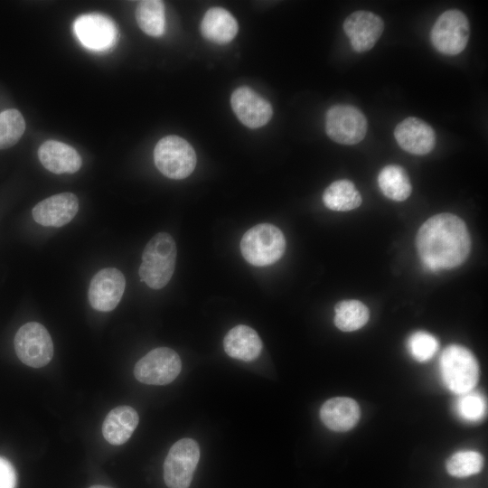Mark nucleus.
Masks as SVG:
<instances>
[{"label": "nucleus", "mask_w": 488, "mask_h": 488, "mask_svg": "<svg viewBox=\"0 0 488 488\" xmlns=\"http://www.w3.org/2000/svg\"><path fill=\"white\" fill-rule=\"evenodd\" d=\"M416 246L423 265L437 271L464 263L470 253L471 239L463 220L452 213H439L421 225Z\"/></svg>", "instance_id": "nucleus-1"}, {"label": "nucleus", "mask_w": 488, "mask_h": 488, "mask_svg": "<svg viewBox=\"0 0 488 488\" xmlns=\"http://www.w3.org/2000/svg\"><path fill=\"white\" fill-rule=\"evenodd\" d=\"M176 255V244L170 234L160 232L155 235L142 254L138 271L141 280L153 289L165 286L174 274Z\"/></svg>", "instance_id": "nucleus-2"}, {"label": "nucleus", "mask_w": 488, "mask_h": 488, "mask_svg": "<svg viewBox=\"0 0 488 488\" xmlns=\"http://www.w3.org/2000/svg\"><path fill=\"white\" fill-rule=\"evenodd\" d=\"M439 370L446 387L457 395L473 390L478 381L477 361L468 349L461 345L452 344L443 351Z\"/></svg>", "instance_id": "nucleus-3"}, {"label": "nucleus", "mask_w": 488, "mask_h": 488, "mask_svg": "<svg viewBox=\"0 0 488 488\" xmlns=\"http://www.w3.org/2000/svg\"><path fill=\"white\" fill-rule=\"evenodd\" d=\"M286 239L282 231L270 223L258 224L243 235L240 251L243 258L253 266H268L277 262L284 254Z\"/></svg>", "instance_id": "nucleus-4"}, {"label": "nucleus", "mask_w": 488, "mask_h": 488, "mask_svg": "<svg viewBox=\"0 0 488 488\" xmlns=\"http://www.w3.org/2000/svg\"><path fill=\"white\" fill-rule=\"evenodd\" d=\"M154 161L164 176L179 180L186 178L193 172L196 155L185 139L170 135L160 139L155 145Z\"/></svg>", "instance_id": "nucleus-5"}, {"label": "nucleus", "mask_w": 488, "mask_h": 488, "mask_svg": "<svg viewBox=\"0 0 488 488\" xmlns=\"http://www.w3.org/2000/svg\"><path fill=\"white\" fill-rule=\"evenodd\" d=\"M470 24L466 15L455 9L445 11L434 23L430 40L442 54L454 56L462 52L469 40Z\"/></svg>", "instance_id": "nucleus-6"}, {"label": "nucleus", "mask_w": 488, "mask_h": 488, "mask_svg": "<svg viewBox=\"0 0 488 488\" xmlns=\"http://www.w3.org/2000/svg\"><path fill=\"white\" fill-rule=\"evenodd\" d=\"M19 360L27 366L41 368L53 356V343L47 329L41 324L30 322L22 325L14 340Z\"/></svg>", "instance_id": "nucleus-7"}, {"label": "nucleus", "mask_w": 488, "mask_h": 488, "mask_svg": "<svg viewBox=\"0 0 488 488\" xmlns=\"http://www.w3.org/2000/svg\"><path fill=\"white\" fill-rule=\"evenodd\" d=\"M200 459V448L192 438H183L170 448L164 463V480L169 488H188Z\"/></svg>", "instance_id": "nucleus-8"}, {"label": "nucleus", "mask_w": 488, "mask_h": 488, "mask_svg": "<svg viewBox=\"0 0 488 488\" xmlns=\"http://www.w3.org/2000/svg\"><path fill=\"white\" fill-rule=\"evenodd\" d=\"M368 123L363 113L352 105H335L325 115V131L334 142L355 145L363 140Z\"/></svg>", "instance_id": "nucleus-9"}, {"label": "nucleus", "mask_w": 488, "mask_h": 488, "mask_svg": "<svg viewBox=\"0 0 488 488\" xmlns=\"http://www.w3.org/2000/svg\"><path fill=\"white\" fill-rule=\"evenodd\" d=\"M182 361L176 352L167 347L147 352L135 365L136 379L145 384L166 385L179 375Z\"/></svg>", "instance_id": "nucleus-10"}, {"label": "nucleus", "mask_w": 488, "mask_h": 488, "mask_svg": "<svg viewBox=\"0 0 488 488\" xmlns=\"http://www.w3.org/2000/svg\"><path fill=\"white\" fill-rule=\"evenodd\" d=\"M125 287L126 279L121 271L115 267L103 268L90 281L89 304L97 311H112L120 302Z\"/></svg>", "instance_id": "nucleus-11"}, {"label": "nucleus", "mask_w": 488, "mask_h": 488, "mask_svg": "<svg viewBox=\"0 0 488 488\" xmlns=\"http://www.w3.org/2000/svg\"><path fill=\"white\" fill-rule=\"evenodd\" d=\"M74 32L80 42L94 51H104L117 41V30L108 17L100 14H87L74 22Z\"/></svg>", "instance_id": "nucleus-12"}, {"label": "nucleus", "mask_w": 488, "mask_h": 488, "mask_svg": "<svg viewBox=\"0 0 488 488\" xmlns=\"http://www.w3.org/2000/svg\"><path fill=\"white\" fill-rule=\"evenodd\" d=\"M343 30L352 48L357 52L370 51L384 30L382 19L372 12L356 11L343 23Z\"/></svg>", "instance_id": "nucleus-13"}, {"label": "nucleus", "mask_w": 488, "mask_h": 488, "mask_svg": "<svg viewBox=\"0 0 488 488\" xmlns=\"http://www.w3.org/2000/svg\"><path fill=\"white\" fill-rule=\"evenodd\" d=\"M230 105L239 121L249 128L266 125L273 115L270 103L247 86L232 92Z\"/></svg>", "instance_id": "nucleus-14"}, {"label": "nucleus", "mask_w": 488, "mask_h": 488, "mask_svg": "<svg viewBox=\"0 0 488 488\" xmlns=\"http://www.w3.org/2000/svg\"><path fill=\"white\" fill-rule=\"evenodd\" d=\"M79 211V201L72 192H61L38 202L33 209V220L45 227H61L69 223Z\"/></svg>", "instance_id": "nucleus-15"}, {"label": "nucleus", "mask_w": 488, "mask_h": 488, "mask_svg": "<svg viewBox=\"0 0 488 488\" xmlns=\"http://www.w3.org/2000/svg\"><path fill=\"white\" fill-rule=\"evenodd\" d=\"M398 145L408 153L427 155L436 145L434 129L420 118L409 117L399 122L394 130Z\"/></svg>", "instance_id": "nucleus-16"}, {"label": "nucleus", "mask_w": 488, "mask_h": 488, "mask_svg": "<svg viewBox=\"0 0 488 488\" xmlns=\"http://www.w3.org/2000/svg\"><path fill=\"white\" fill-rule=\"evenodd\" d=\"M38 157L44 168L56 174H74L82 164L76 149L56 140L42 143L38 149Z\"/></svg>", "instance_id": "nucleus-17"}, {"label": "nucleus", "mask_w": 488, "mask_h": 488, "mask_svg": "<svg viewBox=\"0 0 488 488\" xmlns=\"http://www.w3.org/2000/svg\"><path fill=\"white\" fill-rule=\"evenodd\" d=\"M361 416L358 403L347 397L326 400L320 409L323 423L331 430L343 432L352 428Z\"/></svg>", "instance_id": "nucleus-18"}, {"label": "nucleus", "mask_w": 488, "mask_h": 488, "mask_svg": "<svg viewBox=\"0 0 488 488\" xmlns=\"http://www.w3.org/2000/svg\"><path fill=\"white\" fill-rule=\"evenodd\" d=\"M223 348L231 358L251 361L259 356L262 342L254 329L239 324L230 329L225 335Z\"/></svg>", "instance_id": "nucleus-19"}, {"label": "nucleus", "mask_w": 488, "mask_h": 488, "mask_svg": "<svg viewBox=\"0 0 488 488\" xmlns=\"http://www.w3.org/2000/svg\"><path fill=\"white\" fill-rule=\"evenodd\" d=\"M139 422L137 412L129 406H118L108 412L102 425L104 438L111 445L126 443Z\"/></svg>", "instance_id": "nucleus-20"}, {"label": "nucleus", "mask_w": 488, "mask_h": 488, "mask_svg": "<svg viewBox=\"0 0 488 488\" xmlns=\"http://www.w3.org/2000/svg\"><path fill=\"white\" fill-rule=\"evenodd\" d=\"M202 35L217 44L230 42L238 33V23L233 15L221 7L209 9L201 22Z\"/></svg>", "instance_id": "nucleus-21"}, {"label": "nucleus", "mask_w": 488, "mask_h": 488, "mask_svg": "<svg viewBox=\"0 0 488 488\" xmlns=\"http://www.w3.org/2000/svg\"><path fill=\"white\" fill-rule=\"evenodd\" d=\"M323 202L330 210L347 211L361 205V196L351 181L342 179L332 183L324 190Z\"/></svg>", "instance_id": "nucleus-22"}, {"label": "nucleus", "mask_w": 488, "mask_h": 488, "mask_svg": "<svg viewBox=\"0 0 488 488\" xmlns=\"http://www.w3.org/2000/svg\"><path fill=\"white\" fill-rule=\"evenodd\" d=\"M378 184L389 199L402 202L409 197L412 187L404 168L397 164L383 167L378 175Z\"/></svg>", "instance_id": "nucleus-23"}, {"label": "nucleus", "mask_w": 488, "mask_h": 488, "mask_svg": "<svg viewBox=\"0 0 488 488\" xmlns=\"http://www.w3.org/2000/svg\"><path fill=\"white\" fill-rule=\"evenodd\" d=\"M136 20L140 29L146 34L158 37L164 32V5L159 0H144L137 4Z\"/></svg>", "instance_id": "nucleus-24"}, {"label": "nucleus", "mask_w": 488, "mask_h": 488, "mask_svg": "<svg viewBox=\"0 0 488 488\" xmlns=\"http://www.w3.org/2000/svg\"><path fill=\"white\" fill-rule=\"evenodd\" d=\"M334 324L343 332L356 331L366 324L370 318L368 307L358 300H343L334 307Z\"/></svg>", "instance_id": "nucleus-25"}, {"label": "nucleus", "mask_w": 488, "mask_h": 488, "mask_svg": "<svg viewBox=\"0 0 488 488\" xmlns=\"http://www.w3.org/2000/svg\"><path fill=\"white\" fill-rule=\"evenodd\" d=\"M25 130V121L21 112L9 108L0 113V149L15 145Z\"/></svg>", "instance_id": "nucleus-26"}, {"label": "nucleus", "mask_w": 488, "mask_h": 488, "mask_svg": "<svg viewBox=\"0 0 488 488\" xmlns=\"http://www.w3.org/2000/svg\"><path fill=\"white\" fill-rule=\"evenodd\" d=\"M483 467V457L476 451L466 450L454 454L446 462L447 473L455 477H467Z\"/></svg>", "instance_id": "nucleus-27"}, {"label": "nucleus", "mask_w": 488, "mask_h": 488, "mask_svg": "<svg viewBox=\"0 0 488 488\" xmlns=\"http://www.w3.org/2000/svg\"><path fill=\"white\" fill-rule=\"evenodd\" d=\"M455 410L465 420L475 422L482 419L486 411L484 398L477 391H468L459 395Z\"/></svg>", "instance_id": "nucleus-28"}, {"label": "nucleus", "mask_w": 488, "mask_h": 488, "mask_svg": "<svg viewBox=\"0 0 488 488\" xmlns=\"http://www.w3.org/2000/svg\"><path fill=\"white\" fill-rule=\"evenodd\" d=\"M408 349L415 360L418 361H427L436 352L438 341L432 334L418 331L409 336Z\"/></svg>", "instance_id": "nucleus-29"}, {"label": "nucleus", "mask_w": 488, "mask_h": 488, "mask_svg": "<svg viewBox=\"0 0 488 488\" xmlns=\"http://www.w3.org/2000/svg\"><path fill=\"white\" fill-rule=\"evenodd\" d=\"M16 474L13 465L0 456V488H15Z\"/></svg>", "instance_id": "nucleus-30"}, {"label": "nucleus", "mask_w": 488, "mask_h": 488, "mask_svg": "<svg viewBox=\"0 0 488 488\" xmlns=\"http://www.w3.org/2000/svg\"><path fill=\"white\" fill-rule=\"evenodd\" d=\"M89 488H111V487L105 486V485H93V486H90Z\"/></svg>", "instance_id": "nucleus-31"}]
</instances>
